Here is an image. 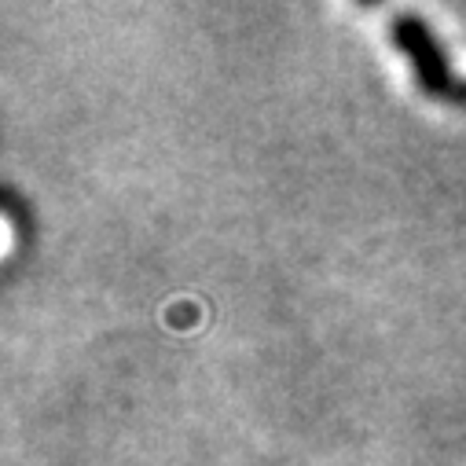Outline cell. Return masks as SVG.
Listing matches in <instances>:
<instances>
[{
    "instance_id": "cell-1",
    "label": "cell",
    "mask_w": 466,
    "mask_h": 466,
    "mask_svg": "<svg viewBox=\"0 0 466 466\" xmlns=\"http://www.w3.org/2000/svg\"><path fill=\"white\" fill-rule=\"evenodd\" d=\"M390 30H393V41L408 52V59H411V66H415V77H419V85H422L430 96H441V99H448V103H466V81H455V77H451V70H448V63H444V52L437 48L430 26H426L419 15L404 12V15L393 19Z\"/></svg>"
}]
</instances>
